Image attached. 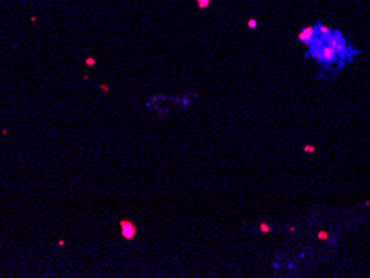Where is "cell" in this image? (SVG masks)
<instances>
[{"label": "cell", "instance_id": "1", "mask_svg": "<svg viewBox=\"0 0 370 278\" xmlns=\"http://www.w3.org/2000/svg\"><path fill=\"white\" fill-rule=\"evenodd\" d=\"M119 228H120V235H122L123 240H133L135 235H137V227H135L133 222H130V220L127 218H122L119 222Z\"/></svg>", "mask_w": 370, "mask_h": 278}, {"label": "cell", "instance_id": "2", "mask_svg": "<svg viewBox=\"0 0 370 278\" xmlns=\"http://www.w3.org/2000/svg\"><path fill=\"white\" fill-rule=\"evenodd\" d=\"M329 45L333 48V50L337 52V55H342V53L345 52V42L343 38L340 37L339 33L332 35V32H330V37H329Z\"/></svg>", "mask_w": 370, "mask_h": 278}, {"label": "cell", "instance_id": "3", "mask_svg": "<svg viewBox=\"0 0 370 278\" xmlns=\"http://www.w3.org/2000/svg\"><path fill=\"white\" fill-rule=\"evenodd\" d=\"M298 40H300L302 44L310 45V44H312V40H314V28H312V27L304 28V30L298 33Z\"/></svg>", "mask_w": 370, "mask_h": 278}, {"label": "cell", "instance_id": "4", "mask_svg": "<svg viewBox=\"0 0 370 278\" xmlns=\"http://www.w3.org/2000/svg\"><path fill=\"white\" fill-rule=\"evenodd\" d=\"M258 230H260V233L267 235V233H270V225L269 223H265V222H262L260 225H258Z\"/></svg>", "mask_w": 370, "mask_h": 278}, {"label": "cell", "instance_id": "5", "mask_svg": "<svg viewBox=\"0 0 370 278\" xmlns=\"http://www.w3.org/2000/svg\"><path fill=\"white\" fill-rule=\"evenodd\" d=\"M195 2H197L198 9H202V10H204V9H207V7L210 5V0H195Z\"/></svg>", "mask_w": 370, "mask_h": 278}, {"label": "cell", "instance_id": "6", "mask_svg": "<svg viewBox=\"0 0 370 278\" xmlns=\"http://www.w3.org/2000/svg\"><path fill=\"white\" fill-rule=\"evenodd\" d=\"M317 238L318 240H322V241H325V240H329V233H327L325 230H320L317 233Z\"/></svg>", "mask_w": 370, "mask_h": 278}, {"label": "cell", "instance_id": "7", "mask_svg": "<svg viewBox=\"0 0 370 278\" xmlns=\"http://www.w3.org/2000/svg\"><path fill=\"white\" fill-rule=\"evenodd\" d=\"M302 150L307 152V153H314L315 152V147H314V145H310V143H305L304 147H302Z\"/></svg>", "mask_w": 370, "mask_h": 278}, {"label": "cell", "instance_id": "8", "mask_svg": "<svg viewBox=\"0 0 370 278\" xmlns=\"http://www.w3.org/2000/svg\"><path fill=\"white\" fill-rule=\"evenodd\" d=\"M85 63H87L88 67H94L97 62H95V58H90V57H88V58H85Z\"/></svg>", "mask_w": 370, "mask_h": 278}, {"label": "cell", "instance_id": "9", "mask_svg": "<svg viewBox=\"0 0 370 278\" xmlns=\"http://www.w3.org/2000/svg\"><path fill=\"white\" fill-rule=\"evenodd\" d=\"M248 27H250V28H255V27H257V22H255L254 19H250V20H248Z\"/></svg>", "mask_w": 370, "mask_h": 278}, {"label": "cell", "instance_id": "10", "mask_svg": "<svg viewBox=\"0 0 370 278\" xmlns=\"http://www.w3.org/2000/svg\"><path fill=\"white\" fill-rule=\"evenodd\" d=\"M100 90H102V92H105V93H107V92H109V87H107V85H100Z\"/></svg>", "mask_w": 370, "mask_h": 278}, {"label": "cell", "instance_id": "11", "mask_svg": "<svg viewBox=\"0 0 370 278\" xmlns=\"http://www.w3.org/2000/svg\"><path fill=\"white\" fill-rule=\"evenodd\" d=\"M295 230H297V228H295L294 225H290V227H289V231H290V233H295Z\"/></svg>", "mask_w": 370, "mask_h": 278}, {"label": "cell", "instance_id": "12", "mask_svg": "<svg viewBox=\"0 0 370 278\" xmlns=\"http://www.w3.org/2000/svg\"><path fill=\"white\" fill-rule=\"evenodd\" d=\"M65 245V240H59V247H63Z\"/></svg>", "mask_w": 370, "mask_h": 278}, {"label": "cell", "instance_id": "13", "mask_svg": "<svg viewBox=\"0 0 370 278\" xmlns=\"http://www.w3.org/2000/svg\"><path fill=\"white\" fill-rule=\"evenodd\" d=\"M365 206H370V200H365V203H364Z\"/></svg>", "mask_w": 370, "mask_h": 278}]
</instances>
